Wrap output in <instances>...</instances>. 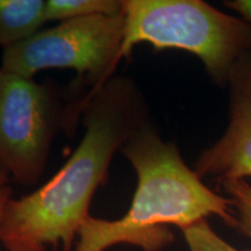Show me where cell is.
I'll return each mask as SVG.
<instances>
[{"label":"cell","mask_w":251,"mask_h":251,"mask_svg":"<svg viewBox=\"0 0 251 251\" xmlns=\"http://www.w3.org/2000/svg\"><path fill=\"white\" fill-rule=\"evenodd\" d=\"M125 28V13L62 21L4 48L0 68L31 79L48 69H71L77 78L70 86L87 98L114 76Z\"/></svg>","instance_id":"obj_5"},{"label":"cell","mask_w":251,"mask_h":251,"mask_svg":"<svg viewBox=\"0 0 251 251\" xmlns=\"http://www.w3.org/2000/svg\"><path fill=\"white\" fill-rule=\"evenodd\" d=\"M121 56L148 43L157 51L178 49L196 55L212 81L228 85L231 69L251 52V25L202 0H124Z\"/></svg>","instance_id":"obj_3"},{"label":"cell","mask_w":251,"mask_h":251,"mask_svg":"<svg viewBox=\"0 0 251 251\" xmlns=\"http://www.w3.org/2000/svg\"><path fill=\"white\" fill-rule=\"evenodd\" d=\"M124 13V0H47L46 21H67L90 15Z\"/></svg>","instance_id":"obj_8"},{"label":"cell","mask_w":251,"mask_h":251,"mask_svg":"<svg viewBox=\"0 0 251 251\" xmlns=\"http://www.w3.org/2000/svg\"><path fill=\"white\" fill-rule=\"evenodd\" d=\"M218 186L228 194L236 216V230L251 238V185L244 179L220 180Z\"/></svg>","instance_id":"obj_9"},{"label":"cell","mask_w":251,"mask_h":251,"mask_svg":"<svg viewBox=\"0 0 251 251\" xmlns=\"http://www.w3.org/2000/svg\"><path fill=\"white\" fill-rule=\"evenodd\" d=\"M46 0H0V47L29 37L47 24Z\"/></svg>","instance_id":"obj_7"},{"label":"cell","mask_w":251,"mask_h":251,"mask_svg":"<svg viewBox=\"0 0 251 251\" xmlns=\"http://www.w3.org/2000/svg\"><path fill=\"white\" fill-rule=\"evenodd\" d=\"M81 117L85 134L64 165L33 193L5 205L0 242L6 251H47L59 244L71 251L115 152L150 121L146 97L125 75L94 91Z\"/></svg>","instance_id":"obj_1"},{"label":"cell","mask_w":251,"mask_h":251,"mask_svg":"<svg viewBox=\"0 0 251 251\" xmlns=\"http://www.w3.org/2000/svg\"><path fill=\"white\" fill-rule=\"evenodd\" d=\"M12 196V187L8 185H4V186L0 187V220H1L2 212H4L5 205L7 201L11 199Z\"/></svg>","instance_id":"obj_12"},{"label":"cell","mask_w":251,"mask_h":251,"mask_svg":"<svg viewBox=\"0 0 251 251\" xmlns=\"http://www.w3.org/2000/svg\"><path fill=\"white\" fill-rule=\"evenodd\" d=\"M224 4L226 7L240 14L246 23L251 25V0H230Z\"/></svg>","instance_id":"obj_11"},{"label":"cell","mask_w":251,"mask_h":251,"mask_svg":"<svg viewBox=\"0 0 251 251\" xmlns=\"http://www.w3.org/2000/svg\"><path fill=\"white\" fill-rule=\"evenodd\" d=\"M85 102L70 86L36 83L0 68V170L33 186L45 174L59 131L74 137Z\"/></svg>","instance_id":"obj_4"},{"label":"cell","mask_w":251,"mask_h":251,"mask_svg":"<svg viewBox=\"0 0 251 251\" xmlns=\"http://www.w3.org/2000/svg\"><path fill=\"white\" fill-rule=\"evenodd\" d=\"M181 231L190 251H251V249L240 250L226 242L213 230L207 220H202Z\"/></svg>","instance_id":"obj_10"},{"label":"cell","mask_w":251,"mask_h":251,"mask_svg":"<svg viewBox=\"0 0 251 251\" xmlns=\"http://www.w3.org/2000/svg\"><path fill=\"white\" fill-rule=\"evenodd\" d=\"M9 179H11V178H9V176L7 174H5L4 171L0 170V187L4 186V185H7Z\"/></svg>","instance_id":"obj_13"},{"label":"cell","mask_w":251,"mask_h":251,"mask_svg":"<svg viewBox=\"0 0 251 251\" xmlns=\"http://www.w3.org/2000/svg\"><path fill=\"white\" fill-rule=\"evenodd\" d=\"M228 86V128L198 156L193 170L200 178L214 176L220 181L251 177V52L235 63Z\"/></svg>","instance_id":"obj_6"},{"label":"cell","mask_w":251,"mask_h":251,"mask_svg":"<svg viewBox=\"0 0 251 251\" xmlns=\"http://www.w3.org/2000/svg\"><path fill=\"white\" fill-rule=\"evenodd\" d=\"M120 152L137 178L129 209L117 220L87 216L78 231L75 251H105L119 244L162 251L175 241L170 226L183 230L211 215L236 229L230 199L207 187L184 162L178 147L163 141L151 121L142 126Z\"/></svg>","instance_id":"obj_2"}]
</instances>
